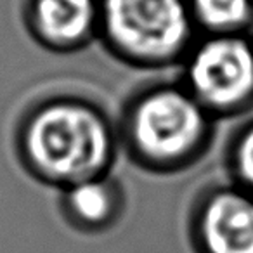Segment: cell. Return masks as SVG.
Wrapping results in <instances>:
<instances>
[{
  "label": "cell",
  "instance_id": "cell-4",
  "mask_svg": "<svg viewBox=\"0 0 253 253\" xmlns=\"http://www.w3.org/2000/svg\"><path fill=\"white\" fill-rule=\"evenodd\" d=\"M179 70V82L215 120L253 109L252 33L198 35Z\"/></svg>",
  "mask_w": 253,
  "mask_h": 253
},
{
  "label": "cell",
  "instance_id": "cell-6",
  "mask_svg": "<svg viewBox=\"0 0 253 253\" xmlns=\"http://www.w3.org/2000/svg\"><path fill=\"white\" fill-rule=\"evenodd\" d=\"M99 0H28L25 23L32 39L54 54H73L99 39Z\"/></svg>",
  "mask_w": 253,
  "mask_h": 253
},
{
  "label": "cell",
  "instance_id": "cell-1",
  "mask_svg": "<svg viewBox=\"0 0 253 253\" xmlns=\"http://www.w3.org/2000/svg\"><path fill=\"white\" fill-rule=\"evenodd\" d=\"M16 148L25 170L63 191L111 173L120 151L118 128L108 111L78 94H52L23 115Z\"/></svg>",
  "mask_w": 253,
  "mask_h": 253
},
{
  "label": "cell",
  "instance_id": "cell-8",
  "mask_svg": "<svg viewBox=\"0 0 253 253\" xmlns=\"http://www.w3.org/2000/svg\"><path fill=\"white\" fill-rule=\"evenodd\" d=\"M198 35H243L253 30V0H187Z\"/></svg>",
  "mask_w": 253,
  "mask_h": 253
},
{
  "label": "cell",
  "instance_id": "cell-9",
  "mask_svg": "<svg viewBox=\"0 0 253 253\" xmlns=\"http://www.w3.org/2000/svg\"><path fill=\"white\" fill-rule=\"evenodd\" d=\"M225 169L229 180L253 196V116L246 118L227 141Z\"/></svg>",
  "mask_w": 253,
  "mask_h": 253
},
{
  "label": "cell",
  "instance_id": "cell-5",
  "mask_svg": "<svg viewBox=\"0 0 253 253\" xmlns=\"http://www.w3.org/2000/svg\"><path fill=\"white\" fill-rule=\"evenodd\" d=\"M187 234L194 253H253V196L231 180L205 187L191 207Z\"/></svg>",
  "mask_w": 253,
  "mask_h": 253
},
{
  "label": "cell",
  "instance_id": "cell-2",
  "mask_svg": "<svg viewBox=\"0 0 253 253\" xmlns=\"http://www.w3.org/2000/svg\"><path fill=\"white\" fill-rule=\"evenodd\" d=\"M215 122L179 80L155 82L123 106L116 122L120 149L144 172L179 173L205 158Z\"/></svg>",
  "mask_w": 253,
  "mask_h": 253
},
{
  "label": "cell",
  "instance_id": "cell-7",
  "mask_svg": "<svg viewBox=\"0 0 253 253\" xmlns=\"http://www.w3.org/2000/svg\"><path fill=\"white\" fill-rule=\"evenodd\" d=\"M125 207L123 186L111 173L85 179L59 191L61 217L84 234H102L118 225Z\"/></svg>",
  "mask_w": 253,
  "mask_h": 253
},
{
  "label": "cell",
  "instance_id": "cell-3",
  "mask_svg": "<svg viewBox=\"0 0 253 253\" xmlns=\"http://www.w3.org/2000/svg\"><path fill=\"white\" fill-rule=\"evenodd\" d=\"M99 40L130 68H179L198 39L187 0H99Z\"/></svg>",
  "mask_w": 253,
  "mask_h": 253
}]
</instances>
